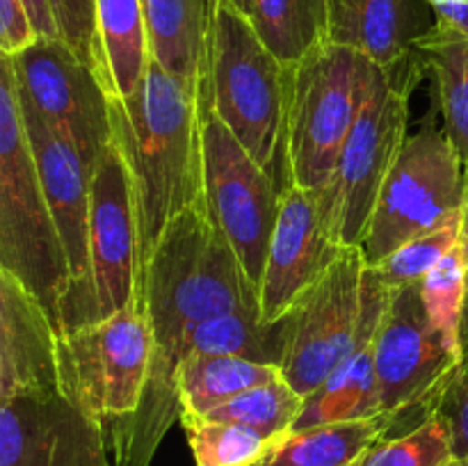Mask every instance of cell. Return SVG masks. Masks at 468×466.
<instances>
[{
	"instance_id": "1",
	"label": "cell",
	"mask_w": 468,
	"mask_h": 466,
	"mask_svg": "<svg viewBox=\"0 0 468 466\" xmlns=\"http://www.w3.org/2000/svg\"><path fill=\"white\" fill-rule=\"evenodd\" d=\"M140 297L154 343L144 397L135 414L105 432L117 466H151L165 434L181 420L176 373L201 323L236 311H261L259 286L206 204L167 224L140 274Z\"/></svg>"
},
{
	"instance_id": "2",
	"label": "cell",
	"mask_w": 468,
	"mask_h": 466,
	"mask_svg": "<svg viewBox=\"0 0 468 466\" xmlns=\"http://www.w3.org/2000/svg\"><path fill=\"white\" fill-rule=\"evenodd\" d=\"M110 123L135 192L142 274L167 224L206 204L201 82L151 59L131 96H110Z\"/></svg>"
},
{
	"instance_id": "3",
	"label": "cell",
	"mask_w": 468,
	"mask_h": 466,
	"mask_svg": "<svg viewBox=\"0 0 468 466\" xmlns=\"http://www.w3.org/2000/svg\"><path fill=\"white\" fill-rule=\"evenodd\" d=\"M201 90L224 126L282 192L292 185L288 169V67L261 41L250 18L224 0L215 16L208 73Z\"/></svg>"
},
{
	"instance_id": "4",
	"label": "cell",
	"mask_w": 468,
	"mask_h": 466,
	"mask_svg": "<svg viewBox=\"0 0 468 466\" xmlns=\"http://www.w3.org/2000/svg\"><path fill=\"white\" fill-rule=\"evenodd\" d=\"M0 268L30 288L58 329L71 272L32 155L7 55L0 59Z\"/></svg>"
},
{
	"instance_id": "5",
	"label": "cell",
	"mask_w": 468,
	"mask_h": 466,
	"mask_svg": "<svg viewBox=\"0 0 468 466\" xmlns=\"http://www.w3.org/2000/svg\"><path fill=\"white\" fill-rule=\"evenodd\" d=\"M382 67L324 41L288 67V169L291 183L320 192Z\"/></svg>"
},
{
	"instance_id": "6",
	"label": "cell",
	"mask_w": 468,
	"mask_h": 466,
	"mask_svg": "<svg viewBox=\"0 0 468 466\" xmlns=\"http://www.w3.org/2000/svg\"><path fill=\"white\" fill-rule=\"evenodd\" d=\"M407 59L391 71L379 69L332 178L318 192L329 236L341 247H359L368 231L384 178L407 140L411 82L402 80Z\"/></svg>"
},
{
	"instance_id": "7",
	"label": "cell",
	"mask_w": 468,
	"mask_h": 466,
	"mask_svg": "<svg viewBox=\"0 0 468 466\" xmlns=\"http://www.w3.org/2000/svg\"><path fill=\"white\" fill-rule=\"evenodd\" d=\"M466 167L446 128L428 126L407 137L384 178L361 251L382 263L398 247L455 222L466 208Z\"/></svg>"
},
{
	"instance_id": "8",
	"label": "cell",
	"mask_w": 468,
	"mask_h": 466,
	"mask_svg": "<svg viewBox=\"0 0 468 466\" xmlns=\"http://www.w3.org/2000/svg\"><path fill=\"white\" fill-rule=\"evenodd\" d=\"M151 356L154 343L140 295L99 323L58 334L64 393L105 432L140 409Z\"/></svg>"
},
{
	"instance_id": "9",
	"label": "cell",
	"mask_w": 468,
	"mask_h": 466,
	"mask_svg": "<svg viewBox=\"0 0 468 466\" xmlns=\"http://www.w3.org/2000/svg\"><path fill=\"white\" fill-rule=\"evenodd\" d=\"M460 359L430 320L419 283L391 291L375 334V375L379 409L396 418V434L432 418Z\"/></svg>"
},
{
	"instance_id": "10",
	"label": "cell",
	"mask_w": 468,
	"mask_h": 466,
	"mask_svg": "<svg viewBox=\"0 0 468 466\" xmlns=\"http://www.w3.org/2000/svg\"><path fill=\"white\" fill-rule=\"evenodd\" d=\"M201 135L206 210L233 247L251 281L259 286L270 238L277 224L282 187L224 126L204 90Z\"/></svg>"
},
{
	"instance_id": "11",
	"label": "cell",
	"mask_w": 468,
	"mask_h": 466,
	"mask_svg": "<svg viewBox=\"0 0 468 466\" xmlns=\"http://www.w3.org/2000/svg\"><path fill=\"white\" fill-rule=\"evenodd\" d=\"M364 274L361 247H346L286 313L288 338L279 368L302 397L324 384L355 347L364 309Z\"/></svg>"
},
{
	"instance_id": "12",
	"label": "cell",
	"mask_w": 468,
	"mask_h": 466,
	"mask_svg": "<svg viewBox=\"0 0 468 466\" xmlns=\"http://www.w3.org/2000/svg\"><path fill=\"white\" fill-rule=\"evenodd\" d=\"M18 103L41 185L53 210L71 272V286L59 313L58 334L73 332L90 324L91 167L67 132L46 122L21 94Z\"/></svg>"
},
{
	"instance_id": "13",
	"label": "cell",
	"mask_w": 468,
	"mask_h": 466,
	"mask_svg": "<svg viewBox=\"0 0 468 466\" xmlns=\"http://www.w3.org/2000/svg\"><path fill=\"white\" fill-rule=\"evenodd\" d=\"M9 58V55H7ZM18 94L48 123L71 137L85 163L94 169L112 144L110 96L90 64L59 37L37 39L9 58Z\"/></svg>"
},
{
	"instance_id": "14",
	"label": "cell",
	"mask_w": 468,
	"mask_h": 466,
	"mask_svg": "<svg viewBox=\"0 0 468 466\" xmlns=\"http://www.w3.org/2000/svg\"><path fill=\"white\" fill-rule=\"evenodd\" d=\"M90 324L140 295V238L131 174L114 144L91 169Z\"/></svg>"
},
{
	"instance_id": "15",
	"label": "cell",
	"mask_w": 468,
	"mask_h": 466,
	"mask_svg": "<svg viewBox=\"0 0 468 466\" xmlns=\"http://www.w3.org/2000/svg\"><path fill=\"white\" fill-rule=\"evenodd\" d=\"M108 439L62 387L0 397V466H110Z\"/></svg>"
},
{
	"instance_id": "16",
	"label": "cell",
	"mask_w": 468,
	"mask_h": 466,
	"mask_svg": "<svg viewBox=\"0 0 468 466\" xmlns=\"http://www.w3.org/2000/svg\"><path fill=\"white\" fill-rule=\"evenodd\" d=\"M346 247L329 236L318 192L288 185L279 201L277 224L259 283L261 320L277 323L323 277Z\"/></svg>"
},
{
	"instance_id": "17",
	"label": "cell",
	"mask_w": 468,
	"mask_h": 466,
	"mask_svg": "<svg viewBox=\"0 0 468 466\" xmlns=\"http://www.w3.org/2000/svg\"><path fill=\"white\" fill-rule=\"evenodd\" d=\"M391 291L366 265L364 309L355 347L341 365L320 384L304 402L300 420L292 432L320 428V425L347 423L382 416L378 400V375H375V334L388 304Z\"/></svg>"
},
{
	"instance_id": "18",
	"label": "cell",
	"mask_w": 468,
	"mask_h": 466,
	"mask_svg": "<svg viewBox=\"0 0 468 466\" xmlns=\"http://www.w3.org/2000/svg\"><path fill=\"white\" fill-rule=\"evenodd\" d=\"M50 387H62L58 329L30 288L0 268V397Z\"/></svg>"
},
{
	"instance_id": "19",
	"label": "cell",
	"mask_w": 468,
	"mask_h": 466,
	"mask_svg": "<svg viewBox=\"0 0 468 466\" xmlns=\"http://www.w3.org/2000/svg\"><path fill=\"white\" fill-rule=\"evenodd\" d=\"M439 23L430 0H329V41L391 71Z\"/></svg>"
},
{
	"instance_id": "20",
	"label": "cell",
	"mask_w": 468,
	"mask_h": 466,
	"mask_svg": "<svg viewBox=\"0 0 468 466\" xmlns=\"http://www.w3.org/2000/svg\"><path fill=\"white\" fill-rule=\"evenodd\" d=\"M149 58L169 73L204 80L222 0H140Z\"/></svg>"
},
{
	"instance_id": "21",
	"label": "cell",
	"mask_w": 468,
	"mask_h": 466,
	"mask_svg": "<svg viewBox=\"0 0 468 466\" xmlns=\"http://www.w3.org/2000/svg\"><path fill=\"white\" fill-rule=\"evenodd\" d=\"M99 23V76L112 99L137 90L149 67L144 14L140 0H96Z\"/></svg>"
},
{
	"instance_id": "22",
	"label": "cell",
	"mask_w": 468,
	"mask_h": 466,
	"mask_svg": "<svg viewBox=\"0 0 468 466\" xmlns=\"http://www.w3.org/2000/svg\"><path fill=\"white\" fill-rule=\"evenodd\" d=\"M387 434H396V418L387 414L300 429L283 437L254 466H355Z\"/></svg>"
},
{
	"instance_id": "23",
	"label": "cell",
	"mask_w": 468,
	"mask_h": 466,
	"mask_svg": "<svg viewBox=\"0 0 468 466\" xmlns=\"http://www.w3.org/2000/svg\"><path fill=\"white\" fill-rule=\"evenodd\" d=\"M282 377L279 365L227 355H187L178 365L176 388L183 414L208 416L240 393Z\"/></svg>"
},
{
	"instance_id": "24",
	"label": "cell",
	"mask_w": 468,
	"mask_h": 466,
	"mask_svg": "<svg viewBox=\"0 0 468 466\" xmlns=\"http://www.w3.org/2000/svg\"><path fill=\"white\" fill-rule=\"evenodd\" d=\"M414 58L437 80L443 128L468 169V37L437 23L416 44Z\"/></svg>"
},
{
	"instance_id": "25",
	"label": "cell",
	"mask_w": 468,
	"mask_h": 466,
	"mask_svg": "<svg viewBox=\"0 0 468 466\" xmlns=\"http://www.w3.org/2000/svg\"><path fill=\"white\" fill-rule=\"evenodd\" d=\"M247 18L286 67L329 41V0H251Z\"/></svg>"
},
{
	"instance_id": "26",
	"label": "cell",
	"mask_w": 468,
	"mask_h": 466,
	"mask_svg": "<svg viewBox=\"0 0 468 466\" xmlns=\"http://www.w3.org/2000/svg\"><path fill=\"white\" fill-rule=\"evenodd\" d=\"M286 338V315L263 323L261 311H236L201 323L187 341V355H227L282 365Z\"/></svg>"
},
{
	"instance_id": "27",
	"label": "cell",
	"mask_w": 468,
	"mask_h": 466,
	"mask_svg": "<svg viewBox=\"0 0 468 466\" xmlns=\"http://www.w3.org/2000/svg\"><path fill=\"white\" fill-rule=\"evenodd\" d=\"M304 402L306 397H302L282 375L272 382L259 384V387L240 393L227 405L210 411L206 418L247 425L263 437L279 441L295 429V423L304 409Z\"/></svg>"
},
{
	"instance_id": "28",
	"label": "cell",
	"mask_w": 468,
	"mask_h": 466,
	"mask_svg": "<svg viewBox=\"0 0 468 466\" xmlns=\"http://www.w3.org/2000/svg\"><path fill=\"white\" fill-rule=\"evenodd\" d=\"M181 425L190 443L195 466H254L279 441L238 423L181 414Z\"/></svg>"
},
{
	"instance_id": "29",
	"label": "cell",
	"mask_w": 468,
	"mask_h": 466,
	"mask_svg": "<svg viewBox=\"0 0 468 466\" xmlns=\"http://www.w3.org/2000/svg\"><path fill=\"white\" fill-rule=\"evenodd\" d=\"M425 309L448 347L462 356V320L468 292V251L464 236L443 256L441 263L419 283Z\"/></svg>"
},
{
	"instance_id": "30",
	"label": "cell",
	"mask_w": 468,
	"mask_h": 466,
	"mask_svg": "<svg viewBox=\"0 0 468 466\" xmlns=\"http://www.w3.org/2000/svg\"><path fill=\"white\" fill-rule=\"evenodd\" d=\"M452 460L451 432L439 416L402 434H387L355 466H443Z\"/></svg>"
},
{
	"instance_id": "31",
	"label": "cell",
	"mask_w": 468,
	"mask_h": 466,
	"mask_svg": "<svg viewBox=\"0 0 468 466\" xmlns=\"http://www.w3.org/2000/svg\"><path fill=\"white\" fill-rule=\"evenodd\" d=\"M462 236H464V215L439 231L414 238L398 247L382 263L373 265L375 274L382 279L388 291H400V288L420 283L441 263L443 256L460 242Z\"/></svg>"
},
{
	"instance_id": "32",
	"label": "cell",
	"mask_w": 468,
	"mask_h": 466,
	"mask_svg": "<svg viewBox=\"0 0 468 466\" xmlns=\"http://www.w3.org/2000/svg\"><path fill=\"white\" fill-rule=\"evenodd\" d=\"M58 35L78 58L99 71V23L96 0H50Z\"/></svg>"
},
{
	"instance_id": "33",
	"label": "cell",
	"mask_w": 468,
	"mask_h": 466,
	"mask_svg": "<svg viewBox=\"0 0 468 466\" xmlns=\"http://www.w3.org/2000/svg\"><path fill=\"white\" fill-rule=\"evenodd\" d=\"M432 416H439L451 432L452 457L468 461V347L434 400Z\"/></svg>"
},
{
	"instance_id": "34",
	"label": "cell",
	"mask_w": 468,
	"mask_h": 466,
	"mask_svg": "<svg viewBox=\"0 0 468 466\" xmlns=\"http://www.w3.org/2000/svg\"><path fill=\"white\" fill-rule=\"evenodd\" d=\"M39 39L21 0H0V53H23Z\"/></svg>"
},
{
	"instance_id": "35",
	"label": "cell",
	"mask_w": 468,
	"mask_h": 466,
	"mask_svg": "<svg viewBox=\"0 0 468 466\" xmlns=\"http://www.w3.org/2000/svg\"><path fill=\"white\" fill-rule=\"evenodd\" d=\"M441 26L468 37V0H430Z\"/></svg>"
},
{
	"instance_id": "36",
	"label": "cell",
	"mask_w": 468,
	"mask_h": 466,
	"mask_svg": "<svg viewBox=\"0 0 468 466\" xmlns=\"http://www.w3.org/2000/svg\"><path fill=\"white\" fill-rule=\"evenodd\" d=\"M27 9L32 27H35L39 39H53L58 35V26H55L53 9H50V0H21Z\"/></svg>"
},
{
	"instance_id": "37",
	"label": "cell",
	"mask_w": 468,
	"mask_h": 466,
	"mask_svg": "<svg viewBox=\"0 0 468 466\" xmlns=\"http://www.w3.org/2000/svg\"><path fill=\"white\" fill-rule=\"evenodd\" d=\"M468 178V169H466ZM464 240H466V251H468V187H466V208H464ZM468 347V292H466V306H464V320H462V350ZM464 355V352H462Z\"/></svg>"
},
{
	"instance_id": "38",
	"label": "cell",
	"mask_w": 468,
	"mask_h": 466,
	"mask_svg": "<svg viewBox=\"0 0 468 466\" xmlns=\"http://www.w3.org/2000/svg\"><path fill=\"white\" fill-rule=\"evenodd\" d=\"M224 3L233 5L236 9H240L245 16H250V9H251V0H224Z\"/></svg>"
},
{
	"instance_id": "39",
	"label": "cell",
	"mask_w": 468,
	"mask_h": 466,
	"mask_svg": "<svg viewBox=\"0 0 468 466\" xmlns=\"http://www.w3.org/2000/svg\"><path fill=\"white\" fill-rule=\"evenodd\" d=\"M443 466H468V461H464V460H455V457H452L451 461H446V464Z\"/></svg>"
}]
</instances>
